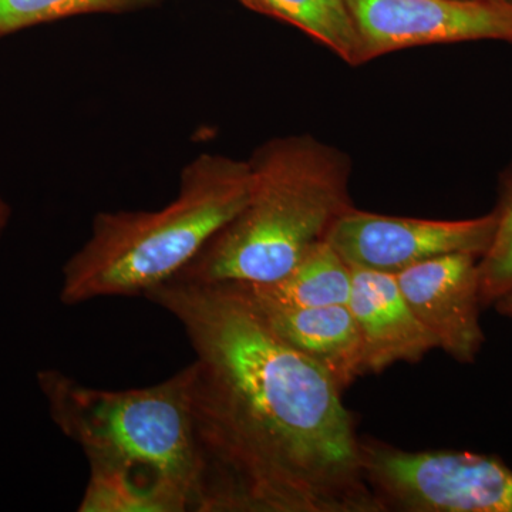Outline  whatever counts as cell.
Instances as JSON below:
<instances>
[{"label": "cell", "mask_w": 512, "mask_h": 512, "mask_svg": "<svg viewBox=\"0 0 512 512\" xmlns=\"http://www.w3.org/2000/svg\"><path fill=\"white\" fill-rule=\"evenodd\" d=\"M144 298L178 320L195 353L197 512H383L345 390L237 286L168 281Z\"/></svg>", "instance_id": "cell-1"}, {"label": "cell", "mask_w": 512, "mask_h": 512, "mask_svg": "<svg viewBox=\"0 0 512 512\" xmlns=\"http://www.w3.org/2000/svg\"><path fill=\"white\" fill-rule=\"evenodd\" d=\"M248 164L244 208L171 281L271 284L353 208L349 157L309 134L272 138Z\"/></svg>", "instance_id": "cell-2"}, {"label": "cell", "mask_w": 512, "mask_h": 512, "mask_svg": "<svg viewBox=\"0 0 512 512\" xmlns=\"http://www.w3.org/2000/svg\"><path fill=\"white\" fill-rule=\"evenodd\" d=\"M249 184L248 161L201 154L185 165L177 195L160 210L100 212L63 266L60 301L144 296L171 281L244 208Z\"/></svg>", "instance_id": "cell-3"}, {"label": "cell", "mask_w": 512, "mask_h": 512, "mask_svg": "<svg viewBox=\"0 0 512 512\" xmlns=\"http://www.w3.org/2000/svg\"><path fill=\"white\" fill-rule=\"evenodd\" d=\"M37 384L50 417L89 466L130 474L173 512H197L200 471L187 367L140 389H97L56 369L40 370Z\"/></svg>", "instance_id": "cell-4"}, {"label": "cell", "mask_w": 512, "mask_h": 512, "mask_svg": "<svg viewBox=\"0 0 512 512\" xmlns=\"http://www.w3.org/2000/svg\"><path fill=\"white\" fill-rule=\"evenodd\" d=\"M360 456L383 512H512V470L493 456L377 439H360Z\"/></svg>", "instance_id": "cell-5"}, {"label": "cell", "mask_w": 512, "mask_h": 512, "mask_svg": "<svg viewBox=\"0 0 512 512\" xmlns=\"http://www.w3.org/2000/svg\"><path fill=\"white\" fill-rule=\"evenodd\" d=\"M495 212L470 220L392 217L350 208L326 241L350 268L397 275L448 254L483 256L493 241Z\"/></svg>", "instance_id": "cell-6"}, {"label": "cell", "mask_w": 512, "mask_h": 512, "mask_svg": "<svg viewBox=\"0 0 512 512\" xmlns=\"http://www.w3.org/2000/svg\"><path fill=\"white\" fill-rule=\"evenodd\" d=\"M365 63L417 46L495 40L512 45V3L498 0H345Z\"/></svg>", "instance_id": "cell-7"}, {"label": "cell", "mask_w": 512, "mask_h": 512, "mask_svg": "<svg viewBox=\"0 0 512 512\" xmlns=\"http://www.w3.org/2000/svg\"><path fill=\"white\" fill-rule=\"evenodd\" d=\"M480 258L466 252L437 256L394 275L437 349L460 363L474 362L484 345Z\"/></svg>", "instance_id": "cell-8"}, {"label": "cell", "mask_w": 512, "mask_h": 512, "mask_svg": "<svg viewBox=\"0 0 512 512\" xmlns=\"http://www.w3.org/2000/svg\"><path fill=\"white\" fill-rule=\"evenodd\" d=\"M348 306L362 343L366 375L396 363L420 362L437 349L436 340L410 309L394 275L352 268Z\"/></svg>", "instance_id": "cell-9"}, {"label": "cell", "mask_w": 512, "mask_h": 512, "mask_svg": "<svg viewBox=\"0 0 512 512\" xmlns=\"http://www.w3.org/2000/svg\"><path fill=\"white\" fill-rule=\"evenodd\" d=\"M234 285L276 336L322 367L343 390L366 375L362 343L348 305H278L255 298Z\"/></svg>", "instance_id": "cell-10"}, {"label": "cell", "mask_w": 512, "mask_h": 512, "mask_svg": "<svg viewBox=\"0 0 512 512\" xmlns=\"http://www.w3.org/2000/svg\"><path fill=\"white\" fill-rule=\"evenodd\" d=\"M234 284L255 298L278 305H348L352 268L328 241H323L278 281L261 285Z\"/></svg>", "instance_id": "cell-11"}, {"label": "cell", "mask_w": 512, "mask_h": 512, "mask_svg": "<svg viewBox=\"0 0 512 512\" xmlns=\"http://www.w3.org/2000/svg\"><path fill=\"white\" fill-rule=\"evenodd\" d=\"M301 30L350 66L365 64L362 40L345 0H239Z\"/></svg>", "instance_id": "cell-12"}, {"label": "cell", "mask_w": 512, "mask_h": 512, "mask_svg": "<svg viewBox=\"0 0 512 512\" xmlns=\"http://www.w3.org/2000/svg\"><path fill=\"white\" fill-rule=\"evenodd\" d=\"M80 512H173L170 504L124 471L89 466Z\"/></svg>", "instance_id": "cell-13"}, {"label": "cell", "mask_w": 512, "mask_h": 512, "mask_svg": "<svg viewBox=\"0 0 512 512\" xmlns=\"http://www.w3.org/2000/svg\"><path fill=\"white\" fill-rule=\"evenodd\" d=\"M151 0H0V37L70 16L123 12Z\"/></svg>", "instance_id": "cell-14"}, {"label": "cell", "mask_w": 512, "mask_h": 512, "mask_svg": "<svg viewBox=\"0 0 512 512\" xmlns=\"http://www.w3.org/2000/svg\"><path fill=\"white\" fill-rule=\"evenodd\" d=\"M495 231L487 252L480 258L483 305H494L512 289V167L505 177L500 202L495 208Z\"/></svg>", "instance_id": "cell-15"}, {"label": "cell", "mask_w": 512, "mask_h": 512, "mask_svg": "<svg viewBox=\"0 0 512 512\" xmlns=\"http://www.w3.org/2000/svg\"><path fill=\"white\" fill-rule=\"evenodd\" d=\"M10 220H12V207H10L8 200L0 194V239L5 235Z\"/></svg>", "instance_id": "cell-16"}, {"label": "cell", "mask_w": 512, "mask_h": 512, "mask_svg": "<svg viewBox=\"0 0 512 512\" xmlns=\"http://www.w3.org/2000/svg\"><path fill=\"white\" fill-rule=\"evenodd\" d=\"M497 311L501 313V315L508 316V318L512 319V289L510 292L505 293V295L501 296L497 302L494 303Z\"/></svg>", "instance_id": "cell-17"}, {"label": "cell", "mask_w": 512, "mask_h": 512, "mask_svg": "<svg viewBox=\"0 0 512 512\" xmlns=\"http://www.w3.org/2000/svg\"><path fill=\"white\" fill-rule=\"evenodd\" d=\"M498 2L512 3V0H498Z\"/></svg>", "instance_id": "cell-18"}]
</instances>
